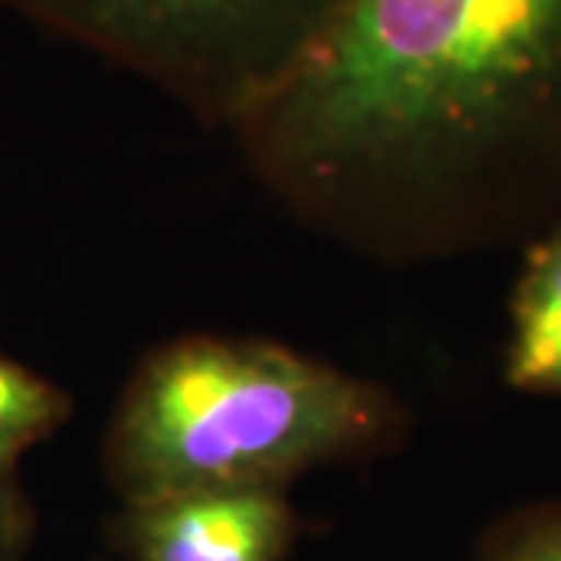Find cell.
Segmentation results:
<instances>
[{
	"label": "cell",
	"mask_w": 561,
	"mask_h": 561,
	"mask_svg": "<svg viewBox=\"0 0 561 561\" xmlns=\"http://www.w3.org/2000/svg\"><path fill=\"white\" fill-rule=\"evenodd\" d=\"M231 135L359 256L524 250L561 216V0H350Z\"/></svg>",
	"instance_id": "cell-1"
},
{
	"label": "cell",
	"mask_w": 561,
	"mask_h": 561,
	"mask_svg": "<svg viewBox=\"0 0 561 561\" xmlns=\"http://www.w3.org/2000/svg\"><path fill=\"white\" fill-rule=\"evenodd\" d=\"M409 415L383 387L290 346L191 334L157 346L122 393L106 474L122 505L197 490H287L390 453Z\"/></svg>",
	"instance_id": "cell-2"
},
{
	"label": "cell",
	"mask_w": 561,
	"mask_h": 561,
	"mask_svg": "<svg viewBox=\"0 0 561 561\" xmlns=\"http://www.w3.org/2000/svg\"><path fill=\"white\" fill-rule=\"evenodd\" d=\"M231 131L337 22L350 0H0Z\"/></svg>",
	"instance_id": "cell-3"
},
{
	"label": "cell",
	"mask_w": 561,
	"mask_h": 561,
	"mask_svg": "<svg viewBox=\"0 0 561 561\" xmlns=\"http://www.w3.org/2000/svg\"><path fill=\"white\" fill-rule=\"evenodd\" d=\"M300 534L287 490H197L128 502L113 540L131 561H284Z\"/></svg>",
	"instance_id": "cell-4"
},
{
	"label": "cell",
	"mask_w": 561,
	"mask_h": 561,
	"mask_svg": "<svg viewBox=\"0 0 561 561\" xmlns=\"http://www.w3.org/2000/svg\"><path fill=\"white\" fill-rule=\"evenodd\" d=\"M502 375L518 393L561 400V216L524 247Z\"/></svg>",
	"instance_id": "cell-5"
},
{
	"label": "cell",
	"mask_w": 561,
	"mask_h": 561,
	"mask_svg": "<svg viewBox=\"0 0 561 561\" xmlns=\"http://www.w3.org/2000/svg\"><path fill=\"white\" fill-rule=\"evenodd\" d=\"M66 419L69 397L57 383L0 356V474H10L13 461Z\"/></svg>",
	"instance_id": "cell-6"
},
{
	"label": "cell",
	"mask_w": 561,
	"mask_h": 561,
	"mask_svg": "<svg viewBox=\"0 0 561 561\" xmlns=\"http://www.w3.org/2000/svg\"><path fill=\"white\" fill-rule=\"evenodd\" d=\"M471 561H561V500L502 512L483 527Z\"/></svg>",
	"instance_id": "cell-7"
},
{
	"label": "cell",
	"mask_w": 561,
	"mask_h": 561,
	"mask_svg": "<svg viewBox=\"0 0 561 561\" xmlns=\"http://www.w3.org/2000/svg\"><path fill=\"white\" fill-rule=\"evenodd\" d=\"M25 530H28L25 505L10 486V474H0V561L13 556V549L25 540Z\"/></svg>",
	"instance_id": "cell-8"
}]
</instances>
